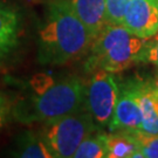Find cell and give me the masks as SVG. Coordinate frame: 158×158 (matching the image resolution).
Instances as JSON below:
<instances>
[{"mask_svg":"<svg viewBox=\"0 0 158 158\" xmlns=\"http://www.w3.org/2000/svg\"><path fill=\"white\" fill-rule=\"evenodd\" d=\"M157 34H158V33H157Z\"/></svg>","mask_w":158,"mask_h":158,"instance_id":"cell-18","label":"cell"},{"mask_svg":"<svg viewBox=\"0 0 158 158\" xmlns=\"http://www.w3.org/2000/svg\"><path fill=\"white\" fill-rule=\"evenodd\" d=\"M138 93L139 82L137 81H129L124 85H119L118 98L108 127L110 131H141L142 116Z\"/></svg>","mask_w":158,"mask_h":158,"instance_id":"cell-6","label":"cell"},{"mask_svg":"<svg viewBox=\"0 0 158 158\" xmlns=\"http://www.w3.org/2000/svg\"><path fill=\"white\" fill-rule=\"evenodd\" d=\"M94 41L69 0H52L38 34V61L61 66L80 59Z\"/></svg>","mask_w":158,"mask_h":158,"instance_id":"cell-1","label":"cell"},{"mask_svg":"<svg viewBox=\"0 0 158 158\" xmlns=\"http://www.w3.org/2000/svg\"><path fill=\"white\" fill-rule=\"evenodd\" d=\"M97 125L87 108L46 122L42 138L54 158H70L81 142L95 134Z\"/></svg>","mask_w":158,"mask_h":158,"instance_id":"cell-4","label":"cell"},{"mask_svg":"<svg viewBox=\"0 0 158 158\" xmlns=\"http://www.w3.org/2000/svg\"><path fill=\"white\" fill-rule=\"evenodd\" d=\"M21 31V13L17 7L0 1V63L17 49Z\"/></svg>","mask_w":158,"mask_h":158,"instance_id":"cell-8","label":"cell"},{"mask_svg":"<svg viewBox=\"0 0 158 158\" xmlns=\"http://www.w3.org/2000/svg\"><path fill=\"white\" fill-rule=\"evenodd\" d=\"M70 6L93 39L108 23L106 0H69Z\"/></svg>","mask_w":158,"mask_h":158,"instance_id":"cell-9","label":"cell"},{"mask_svg":"<svg viewBox=\"0 0 158 158\" xmlns=\"http://www.w3.org/2000/svg\"><path fill=\"white\" fill-rule=\"evenodd\" d=\"M119 95V85L114 73L93 72L87 88V108L98 128H107L113 117Z\"/></svg>","mask_w":158,"mask_h":158,"instance_id":"cell-5","label":"cell"},{"mask_svg":"<svg viewBox=\"0 0 158 158\" xmlns=\"http://www.w3.org/2000/svg\"><path fill=\"white\" fill-rule=\"evenodd\" d=\"M139 108L142 116L141 131L158 135V85L156 82H139Z\"/></svg>","mask_w":158,"mask_h":158,"instance_id":"cell-10","label":"cell"},{"mask_svg":"<svg viewBox=\"0 0 158 158\" xmlns=\"http://www.w3.org/2000/svg\"><path fill=\"white\" fill-rule=\"evenodd\" d=\"M17 156L23 158H54L42 136L27 132L18 144Z\"/></svg>","mask_w":158,"mask_h":158,"instance_id":"cell-12","label":"cell"},{"mask_svg":"<svg viewBox=\"0 0 158 158\" xmlns=\"http://www.w3.org/2000/svg\"><path fill=\"white\" fill-rule=\"evenodd\" d=\"M108 158H134L139 151L138 142L134 131L116 130L106 134Z\"/></svg>","mask_w":158,"mask_h":158,"instance_id":"cell-11","label":"cell"},{"mask_svg":"<svg viewBox=\"0 0 158 158\" xmlns=\"http://www.w3.org/2000/svg\"><path fill=\"white\" fill-rule=\"evenodd\" d=\"M6 119H7V107L4 100L0 97V129L5 125Z\"/></svg>","mask_w":158,"mask_h":158,"instance_id":"cell-17","label":"cell"},{"mask_svg":"<svg viewBox=\"0 0 158 158\" xmlns=\"http://www.w3.org/2000/svg\"><path fill=\"white\" fill-rule=\"evenodd\" d=\"M74 158H108L106 134H93L81 142Z\"/></svg>","mask_w":158,"mask_h":158,"instance_id":"cell-13","label":"cell"},{"mask_svg":"<svg viewBox=\"0 0 158 158\" xmlns=\"http://www.w3.org/2000/svg\"><path fill=\"white\" fill-rule=\"evenodd\" d=\"M31 87L32 100L21 113L27 121L49 122L83 109L87 102V88L79 77L54 81L48 74H38Z\"/></svg>","mask_w":158,"mask_h":158,"instance_id":"cell-2","label":"cell"},{"mask_svg":"<svg viewBox=\"0 0 158 158\" xmlns=\"http://www.w3.org/2000/svg\"><path fill=\"white\" fill-rule=\"evenodd\" d=\"M147 40L136 36L123 25L107 23L91 42L85 70L121 73L139 62V54Z\"/></svg>","mask_w":158,"mask_h":158,"instance_id":"cell-3","label":"cell"},{"mask_svg":"<svg viewBox=\"0 0 158 158\" xmlns=\"http://www.w3.org/2000/svg\"><path fill=\"white\" fill-rule=\"evenodd\" d=\"M130 0H106L108 23L122 25L127 6Z\"/></svg>","mask_w":158,"mask_h":158,"instance_id":"cell-15","label":"cell"},{"mask_svg":"<svg viewBox=\"0 0 158 158\" xmlns=\"http://www.w3.org/2000/svg\"><path fill=\"white\" fill-rule=\"evenodd\" d=\"M148 39L139 54V62H148L158 68V34Z\"/></svg>","mask_w":158,"mask_h":158,"instance_id":"cell-16","label":"cell"},{"mask_svg":"<svg viewBox=\"0 0 158 158\" xmlns=\"http://www.w3.org/2000/svg\"><path fill=\"white\" fill-rule=\"evenodd\" d=\"M142 157L158 158V135L144 134L142 131H134Z\"/></svg>","mask_w":158,"mask_h":158,"instance_id":"cell-14","label":"cell"},{"mask_svg":"<svg viewBox=\"0 0 158 158\" xmlns=\"http://www.w3.org/2000/svg\"><path fill=\"white\" fill-rule=\"evenodd\" d=\"M122 25L138 38L151 39L158 33V0H130Z\"/></svg>","mask_w":158,"mask_h":158,"instance_id":"cell-7","label":"cell"}]
</instances>
